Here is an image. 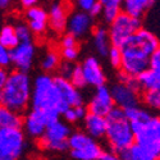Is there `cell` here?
<instances>
[{"label":"cell","mask_w":160,"mask_h":160,"mask_svg":"<svg viewBox=\"0 0 160 160\" xmlns=\"http://www.w3.org/2000/svg\"><path fill=\"white\" fill-rule=\"evenodd\" d=\"M160 46V38L148 28H140L121 46V71L137 77L149 68V58Z\"/></svg>","instance_id":"6da1fadb"},{"label":"cell","mask_w":160,"mask_h":160,"mask_svg":"<svg viewBox=\"0 0 160 160\" xmlns=\"http://www.w3.org/2000/svg\"><path fill=\"white\" fill-rule=\"evenodd\" d=\"M31 108L45 112L51 119L60 118L62 113L68 108L63 102L54 83V77L50 73L44 72L32 79Z\"/></svg>","instance_id":"7a4b0ae2"},{"label":"cell","mask_w":160,"mask_h":160,"mask_svg":"<svg viewBox=\"0 0 160 160\" xmlns=\"http://www.w3.org/2000/svg\"><path fill=\"white\" fill-rule=\"evenodd\" d=\"M32 78L28 72H9L7 82L0 90V105L14 110L19 114L24 113L31 105Z\"/></svg>","instance_id":"3957f363"},{"label":"cell","mask_w":160,"mask_h":160,"mask_svg":"<svg viewBox=\"0 0 160 160\" xmlns=\"http://www.w3.org/2000/svg\"><path fill=\"white\" fill-rule=\"evenodd\" d=\"M104 138L108 142L109 149L117 154H122L135 143L132 126L123 109L114 106L106 115V133Z\"/></svg>","instance_id":"277c9868"},{"label":"cell","mask_w":160,"mask_h":160,"mask_svg":"<svg viewBox=\"0 0 160 160\" xmlns=\"http://www.w3.org/2000/svg\"><path fill=\"white\" fill-rule=\"evenodd\" d=\"M72 133L69 123L58 118L48 124L44 135L37 140L38 148L44 151L62 152L68 150V138Z\"/></svg>","instance_id":"5b68a950"},{"label":"cell","mask_w":160,"mask_h":160,"mask_svg":"<svg viewBox=\"0 0 160 160\" xmlns=\"http://www.w3.org/2000/svg\"><path fill=\"white\" fill-rule=\"evenodd\" d=\"M68 151L74 160H100L104 150L99 140L85 131H74L68 138Z\"/></svg>","instance_id":"8992f818"},{"label":"cell","mask_w":160,"mask_h":160,"mask_svg":"<svg viewBox=\"0 0 160 160\" xmlns=\"http://www.w3.org/2000/svg\"><path fill=\"white\" fill-rule=\"evenodd\" d=\"M110 91L115 106L123 110L140 104L141 90L137 83V78L128 76L122 71L118 76V82L110 87Z\"/></svg>","instance_id":"52a82bcc"},{"label":"cell","mask_w":160,"mask_h":160,"mask_svg":"<svg viewBox=\"0 0 160 160\" xmlns=\"http://www.w3.org/2000/svg\"><path fill=\"white\" fill-rule=\"evenodd\" d=\"M135 142L160 158V121L155 115H150L143 121L132 124Z\"/></svg>","instance_id":"ba28073f"},{"label":"cell","mask_w":160,"mask_h":160,"mask_svg":"<svg viewBox=\"0 0 160 160\" xmlns=\"http://www.w3.org/2000/svg\"><path fill=\"white\" fill-rule=\"evenodd\" d=\"M27 149V138L22 127L0 128V156L19 159Z\"/></svg>","instance_id":"9c48e42d"},{"label":"cell","mask_w":160,"mask_h":160,"mask_svg":"<svg viewBox=\"0 0 160 160\" xmlns=\"http://www.w3.org/2000/svg\"><path fill=\"white\" fill-rule=\"evenodd\" d=\"M142 27L141 18L132 17L123 10L109 23V37L113 46L121 48L127 40Z\"/></svg>","instance_id":"30bf717a"},{"label":"cell","mask_w":160,"mask_h":160,"mask_svg":"<svg viewBox=\"0 0 160 160\" xmlns=\"http://www.w3.org/2000/svg\"><path fill=\"white\" fill-rule=\"evenodd\" d=\"M52 121L55 119H51L45 112L31 108V110L26 113V115L22 118V129L24 131L26 136L38 140L44 135L48 124Z\"/></svg>","instance_id":"8fae6325"},{"label":"cell","mask_w":160,"mask_h":160,"mask_svg":"<svg viewBox=\"0 0 160 160\" xmlns=\"http://www.w3.org/2000/svg\"><path fill=\"white\" fill-rule=\"evenodd\" d=\"M36 45L33 41H22L16 48L10 50V60L12 65L14 67L17 71L22 72H28L35 62L36 58Z\"/></svg>","instance_id":"7c38bea8"},{"label":"cell","mask_w":160,"mask_h":160,"mask_svg":"<svg viewBox=\"0 0 160 160\" xmlns=\"http://www.w3.org/2000/svg\"><path fill=\"white\" fill-rule=\"evenodd\" d=\"M114 106L115 104L112 96L110 87L102 85V86L95 87V91L92 92V96L88 100L87 110L90 113H95V114L106 117Z\"/></svg>","instance_id":"4fadbf2b"},{"label":"cell","mask_w":160,"mask_h":160,"mask_svg":"<svg viewBox=\"0 0 160 160\" xmlns=\"http://www.w3.org/2000/svg\"><path fill=\"white\" fill-rule=\"evenodd\" d=\"M94 28V18L88 13L82 10H73L67 21V32L74 36L77 40L83 38L91 33Z\"/></svg>","instance_id":"5bb4252c"},{"label":"cell","mask_w":160,"mask_h":160,"mask_svg":"<svg viewBox=\"0 0 160 160\" xmlns=\"http://www.w3.org/2000/svg\"><path fill=\"white\" fill-rule=\"evenodd\" d=\"M79 65H81V69L83 73L86 86H91L95 88V87L105 85L106 74L104 72V68H102L100 60L96 57L85 58Z\"/></svg>","instance_id":"9a60e30c"},{"label":"cell","mask_w":160,"mask_h":160,"mask_svg":"<svg viewBox=\"0 0 160 160\" xmlns=\"http://www.w3.org/2000/svg\"><path fill=\"white\" fill-rule=\"evenodd\" d=\"M54 83L58 88V92L63 102L67 106H77V105H82L85 102L81 90L76 87L68 78L58 74L54 77Z\"/></svg>","instance_id":"2e32d148"},{"label":"cell","mask_w":160,"mask_h":160,"mask_svg":"<svg viewBox=\"0 0 160 160\" xmlns=\"http://www.w3.org/2000/svg\"><path fill=\"white\" fill-rule=\"evenodd\" d=\"M26 23L30 27L33 36L41 37L49 30V19H48V10L42 7L35 5L32 8L26 9L24 13Z\"/></svg>","instance_id":"e0dca14e"},{"label":"cell","mask_w":160,"mask_h":160,"mask_svg":"<svg viewBox=\"0 0 160 160\" xmlns=\"http://www.w3.org/2000/svg\"><path fill=\"white\" fill-rule=\"evenodd\" d=\"M68 7L67 4L59 2L51 4L48 10V19H49V28L54 33H63L67 28V21H68Z\"/></svg>","instance_id":"ac0fdd59"},{"label":"cell","mask_w":160,"mask_h":160,"mask_svg":"<svg viewBox=\"0 0 160 160\" xmlns=\"http://www.w3.org/2000/svg\"><path fill=\"white\" fill-rule=\"evenodd\" d=\"M83 131L96 140H101L106 133V117L87 112L83 118Z\"/></svg>","instance_id":"d6986e66"},{"label":"cell","mask_w":160,"mask_h":160,"mask_svg":"<svg viewBox=\"0 0 160 160\" xmlns=\"http://www.w3.org/2000/svg\"><path fill=\"white\" fill-rule=\"evenodd\" d=\"M91 35H92V46L98 52V55L106 57L112 46L108 28L104 27V26H96L95 28H92Z\"/></svg>","instance_id":"ffe728a7"},{"label":"cell","mask_w":160,"mask_h":160,"mask_svg":"<svg viewBox=\"0 0 160 160\" xmlns=\"http://www.w3.org/2000/svg\"><path fill=\"white\" fill-rule=\"evenodd\" d=\"M154 4L155 0H123L122 10L132 17L142 18Z\"/></svg>","instance_id":"44dd1931"},{"label":"cell","mask_w":160,"mask_h":160,"mask_svg":"<svg viewBox=\"0 0 160 160\" xmlns=\"http://www.w3.org/2000/svg\"><path fill=\"white\" fill-rule=\"evenodd\" d=\"M137 83L141 91L160 88V71L148 68L137 77Z\"/></svg>","instance_id":"7402d4cb"},{"label":"cell","mask_w":160,"mask_h":160,"mask_svg":"<svg viewBox=\"0 0 160 160\" xmlns=\"http://www.w3.org/2000/svg\"><path fill=\"white\" fill-rule=\"evenodd\" d=\"M62 62L63 60H62L59 50L55 48H50L44 52L41 62H40V67H41V69L45 73H52L59 69Z\"/></svg>","instance_id":"603a6c76"},{"label":"cell","mask_w":160,"mask_h":160,"mask_svg":"<svg viewBox=\"0 0 160 160\" xmlns=\"http://www.w3.org/2000/svg\"><path fill=\"white\" fill-rule=\"evenodd\" d=\"M121 155L123 160H159L158 156L151 154L149 150H146L138 143H133L131 145L127 150H124Z\"/></svg>","instance_id":"cb8c5ba5"},{"label":"cell","mask_w":160,"mask_h":160,"mask_svg":"<svg viewBox=\"0 0 160 160\" xmlns=\"http://www.w3.org/2000/svg\"><path fill=\"white\" fill-rule=\"evenodd\" d=\"M99 3L102 7V13L100 17L105 23H110L122 12L123 0H99Z\"/></svg>","instance_id":"d4e9b609"},{"label":"cell","mask_w":160,"mask_h":160,"mask_svg":"<svg viewBox=\"0 0 160 160\" xmlns=\"http://www.w3.org/2000/svg\"><path fill=\"white\" fill-rule=\"evenodd\" d=\"M22 114L0 105V128L4 127H22Z\"/></svg>","instance_id":"484cf974"},{"label":"cell","mask_w":160,"mask_h":160,"mask_svg":"<svg viewBox=\"0 0 160 160\" xmlns=\"http://www.w3.org/2000/svg\"><path fill=\"white\" fill-rule=\"evenodd\" d=\"M87 106H85L83 104L82 105H77V106H68L60 117H63V119L69 123V124H74V123H78L83 121V118L86 117L87 114Z\"/></svg>","instance_id":"4316f807"},{"label":"cell","mask_w":160,"mask_h":160,"mask_svg":"<svg viewBox=\"0 0 160 160\" xmlns=\"http://www.w3.org/2000/svg\"><path fill=\"white\" fill-rule=\"evenodd\" d=\"M0 42H2L5 48L12 50L19 44V40L17 37L14 26L13 24H3L0 27Z\"/></svg>","instance_id":"83f0119b"},{"label":"cell","mask_w":160,"mask_h":160,"mask_svg":"<svg viewBox=\"0 0 160 160\" xmlns=\"http://www.w3.org/2000/svg\"><path fill=\"white\" fill-rule=\"evenodd\" d=\"M141 100L146 109H149L150 112L160 113V88L142 91Z\"/></svg>","instance_id":"f1b7e54d"},{"label":"cell","mask_w":160,"mask_h":160,"mask_svg":"<svg viewBox=\"0 0 160 160\" xmlns=\"http://www.w3.org/2000/svg\"><path fill=\"white\" fill-rule=\"evenodd\" d=\"M69 81L76 86L78 87L79 90L86 87V82H85V78H83V73H82V69H81V65L79 64H73V68H72V72L68 77Z\"/></svg>","instance_id":"f546056e"},{"label":"cell","mask_w":160,"mask_h":160,"mask_svg":"<svg viewBox=\"0 0 160 160\" xmlns=\"http://www.w3.org/2000/svg\"><path fill=\"white\" fill-rule=\"evenodd\" d=\"M14 30L17 33V37L19 40V42L22 41H31L33 35L30 30V27L27 26L26 22H18L17 24H14Z\"/></svg>","instance_id":"4dcf8cb0"},{"label":"cell","mask_w":160,"mask_h":160,"mask_svg":"<svg viewBox=\"0 0 160 160\" xmlns=\"http://www.w3.org/2000/svg\"><path fill=\"white\" fill-rule=\"evenodd\" d=\"M106 57H108L109 63H110V65L113 67V68L121 69V64H122V50H121V48L112 45Z\"/></svg>","instance_id":"1f68e13d"},{"label":"cell","mask_w":160,"mask_h":160,"mask_svg":"<svg viewBox=\"0 0 160 160\" xmlns=\"http://www.w3.org/2000/svg\"><path fill=\"white\" fill-rule=\"evenodd\" d=\"M62 60L69 62V63H76L78 57H79V49L78 46H72V48H62L59 50Z\"/></svg>","instance_id":"d6a6232c"},{"label":"cell","mask_w":160,"mask_h":160,"mask_svg":"<svg viewBox=\"0 0 160 160\" xmlns=\"http://www.w3.org/2000/svg\"><path fill=\"white\" fill-rule=\"evenodd\" d=\"M10 65H12L10 50L0 42V67H3V68H9Z\"/></svg>","instance_id":"836d02e7"},{"label":"cell","mask_w":160,"mask_h":160,"mask_svg":"<svg viewBox=\"0 0 160 160\" xmlns=\"http://www.w3.org/2000/svg\"><path fill=\"white\" fill-rule=\"evenodd\" d=\"M59 46L62 48H72V46H78V40L72 36L71 33H63L60 37V41H59Z\"/></svg>","instance_id":"e575fe53"},{"label":"cell","mask_w":160,"mask_h":160,"mask_svg":"<svg viewBox=\"0 0 160 160\" xmlns=\"http://www.w3.org/2000/svg\"><path fill=\"white\" fill-rule=\"evenodd\" d=\"M149 68L160 71V46L150 55V58H149Z\"/></svg>","instance_id":"d590c367"},{"label":"cell","mask_w":160,"mask_h":160,"mask_svg":"<svg viewBox=\"0 0 160 160\" xmlns=\"http://www.w3.org/2000/svg\"><path fill=\"white\" fill-rule=\"evenodd\" d=\"M99 0H76V5L79 10L88 13Z\"/></svg>","instance_id":"8d00e7d4"},{"label":"cell","mask_w":160,"mask_h":160,"mask_svg":"<svg viewBox=\"0 0 160 160\" xmlns=\"http://www.w3.org/2000/svg\"><path fill=\"white\" fill-rule=\"evenodd\" d=\"M73 64H74V63L62 62V64H60V67H59V69H58L59 76H63V77H65V78H68V77H69V74H71V72H72Z\"/></svg>","instance_id":"74e56055"},{"label":"cell","mask_w":160,"mask_h":160,"mask_svg":"<svg viewBox=\"0 0 160 160\" xmlns=\"http://www.w3.org/2000/svg\"><path fill=\"white\" fill-rule=\"evenodd\" d=\"M100 160H123V159L121 158L119 154H117V152L110 150V151H104L101 158H100Z\"/></svg>","instance_id":"f35d334b"},{"label":"cell","mask_w":160,"mask_h":160,"mask_svg":"<svg viewBox=\"0 0 160 160\" xmlns=\"http://www.w3.org/2000/svg\"><path fill=\"white\" fill-rule=\"evenodd\" d=\"M101 13H102V7H101V4L98 2V3L94 5V8H92V9L88 12V14H90L92 18H95V17H100Z\"/></svg>","instance_id":"ab89813d"},{"label":"cell","mask_w":160,"mask_h":160,"mask_svg":"<svg viewBox=\"0 0 160 160\" xmlns=\"http://www.w3.org/2000/svg\"><path fill=\"white\" fill-rule=\"evenodd\" d=\"M8 76H9V71H8V68H3V67H0V90L3 88L4 83L7 82Z\"/></svg>","instance_id":"60d3db41"},{"label":"cell","mask_w":160,"mask_h":160,"mask_svg":"<svg viewBox=\"0 0 160 160\" xmlns=\"http://www.w3.org/2000/svg\"><path fill=\"white\" fill-rule=\"evenodd\" d=\"M18 3L23 9H28V8H32V7L37 5L38 0H18Z\"/></svg>","instance_id":"b9f144b4"},{"label":"cell","mask_w":160,"mask_h":160,"mask_svg":"<svg viewBox=\"0 0 160 160\" xmlns=\"http://www.w3.org/2000/svg\"><path fill=\"white\" fill-rule=\"evenodd\" d=\"M14 0H0V10H8L13 7Z\"/></svg>","instance_id":"7bdbcfd3"},{"label":"cell","mask_w":160,"mask_h":160,"mask_svg":"<svg viewBox=\"0 0 160 160\" xmlns=\"http://www.w3.org/2000/svg\"><path fill=\"white\" fill-rule=\"evenodd\" d=\"M0 160H17V159H12V158H2V156H0Z\"/></svg>","instance_id":"ee69618b"},{"label":"cell","mask_w":160,"mask_h":160,"mask_svg":"<svg viewBox=\"0 0 160 160\" xmlns=\"http://www.w3.org/2000/svg\"><path fill=\"white\" fill-rule=\"evenodd\" d=\"M158 118H159V121H160V115H159V117H158Z\"/></svg>","instance_id":"f6af8a7d"},{"label":"cell","mask_w":160,"mask_h":160,"mask_svg":"<svg viewBox=\"0 0 160 160\" xmlns=\"http://www.w3.org/2000/svg\"><path fill=\"white\" fill-rule=\"evenodd\" d=\"M159 160H160V158H159Z\"/></svg>","instance_id":"bcb514c9"}]
</instances>
